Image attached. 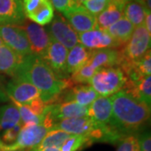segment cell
Returning <instances> with one entry per match:
<instances>
[{"label": "cell", "mask_w": 151, "mask_h": 151, "mask_svg": "<svg viewBox=\"0 0 151 151\" xmlns=\"http://www.w3.org/2000/svg\"><path fill=\"white\" fill-rule=\"evenodd\" d=\"M50 1L52 3V5L61 13H64L65 11L78 6L76 0H50Z\"/></svg>", "instance_id": "d6a6232c"}, {"label": "cell", "mask_w": 151, "mask_h": 151, "mask_svg": "<svg viewBox=\"0 0 151 151\" xmlns=\"http://www.w3.org/2000/svg\"><path fill=\"white\" fill-rule=\"evenodd\" d=\"M23 58L4 43L0 45V72L14 76Z\"/></svg>", "instance_id": "ffe728a7"}, {"label": "cell", "mask_w": 151, "mask_h": 151, "mask_svg": "<svg viewBox=\"0 0 151 151\" xmlns=\"http://www.w3.org/2000/svg\"><path fill=\"white\" fill-rule=\"evenodd\" d=\"M121 50L117 49H98L92 50L87 63L97 70L105 67L119 66L122 60Z\"/></svg>", "instance_id": "2e32d148"}, {"label": "cell", "mask_w": 151, "mask_h": 151, "mask_svg": "<svg viewBox=\"0 0 151 151\" xmlns=\"http://www.w3.org/2000/svg\"><path fill=\"white\" fill-rule=\"evenodd\" d=\"M97 70L92 68L91 65L86 62L83 66H81L80 69L72 73L69 79L71 86L74 85H81V84H86L89 83L92 76L95 74Z\"/></svg>", "instance_id": "4316f807"}, {"label": "cell", "mask_w": 151, "mask_h": 151, "mask_svg": "<svg viewBox=\"0 0 151 151\" xmlns=\"http://www.w3.org/2000/svg\"><path fill=\"white\" fill-rule=\"evenodd\" d=\"M76 3H77L78 6H81V4H82V3H83V2L87 1V0H76Z\"/></svg>", "instance_id": "60d3db41"}, {"label": "cell", "mask_w": 151, "mask_h": 151, "mask_svg": "<svg viewBox=\"0 0 151 151\" xmlns=\"http://www.w3.org/2000/svg\"><path fill=\"white\" fill-rule=\"evenodd\" d=\"M125 81L126 76L122 70L113 66L98 69L89 83L99 96L108 97L123 90Z\"/></svg>", "instance_id": "3957f363"}, {"label": "cell", "mask_w": 151, "mask_h": 151, "mask_svg": "<svg viewBox=\"0 0 151 151\" xmlns=\"http://www.w3.org/2000/svg\"><path fill=\"white\" fill-rule=\"evenodd\" d=\"M111 1H113V2H116V3H118L119 4H122V5H124L127 3V1L128 0H111Z\"/></svg>", "instance_id": "74e56055"}, {"label": "cell", "mask_w": 151, "mask_h": 151, "mask_svg": "<svg viewBox=\"0 0 151 151\" xmlns=\"http://www.w3.org/2000/svg\"><path fill=\"white\" fill-rule=\"evenodd\" d=\"M111 0H87L82 3V6L92 14L97 17L108 5Z\"/></svg>", "instance_id": "f546056e"}, {"label": "cell", "mask_w": 151, "mask_h": 151, "mask_svg": "<svg viewBox=\"0 0 151 151\" xmlns=\"http://www.w3.org/2000/svg\"><path fill=\"white\" fill-rule=\"evenodd\" d=\"M6 93L12 101L21 104H27L40 97V91L33 84L19 78H14L13 81L8 83Z\"/></svg>", "instance_id": "30bf717a"}, {"label": "cell", "mask_w": 151, "mask_h": 151, "mask_svg": "<svg viewBox=\"0 0 151 151\" xmlns=\"http://www.w3.org/2000/svg\"><path fill=\"white\" fill-rule=\"evenodd\" d=\"M4 150H5V145L0 140V151Z\"/></svg>", "instance_id": "f35d334b"}, {"label": "cell", "mask_w": 151, "mask_h": 151, "mask_svg": "<svg viewBox=\"0 0 151 151\" xmlns=\"http://www.w3.org/2000/svg\"><path fill=\"white\" fill-rule=\"evenodd\" d=\"M117 151H140L138 138L133 134H129L122 138L119 143Z\"/></svg>", "instance_id": "f1b7e54d"}, {"label": "cell", "mask_w": 151, "mask_h": 151, "mask_svg": "<svg viewBox=\"0 0 151 151\" xmlns=\"http://www.w3.org/2000/svg\"><path fill=\"white\" fill-rule=\"evenodd\" d=\"M79 43L89 50L117 49L121 50L118 43L111 37L106 29H95L78 34Z\"/></svg>", "instance_id": "7c38bea8"}, {"label": "cell", "mask_w": 151, "mask_h": 151, "mask_svg": "<svg viewBox=\"0 0 151 151\" xmlns=\"http://www.w3.org/2000/svg\"><path fill=\"white\" fill-rule=\"evenodd\" d=\"M151 34L144 24L134 29L132 35L122 50L123 58L129 62L136 63L150 50Z\"/></svg>", "instance_id": "277c9868"}, {"label": "cell", "mask_w": 151, "mask_h": 151, "mask_svg": "<svg viewBox=\"0 0 151 151\" xmlns=\"http://www.w3.org/2000/svg\"><path fill=\"white\" fill-rule=\"evenodd\" d=\"M98 124L90 117L86 116L81 118L62 119L55 125L53 129L63 130L70 134L83 135L88 139L92 132L96 129Z\"/></svg>", "instance_id": "5bb4252c"}, {"label": "cell", "mask_w": 151, "mask_h": 151, "mask_svg": "<svg viewBox=\"0 0 151 151\" xmlns=\"http://www.w3.org/2000/svg\"><path fill=\"white\" fill-rule=\"evenodd\" d=\"M0 38L3 43L22 58L32 55L27 35L22 27L13 24L0 25Z\"/></svg>", "instance_id": "5b68a950"}, {"label": "cell", "mask_w": 151, "mask_h": 151, "mask_svg": "<svg viewBox=\"0 0 151 151\" xmlns=\"http://www.w3.org/2000/svg\"><path fill=\"white\" fill-rule=\"evenodd\" d=\"M29 150L25 149H16V150H6V151H29Z\"/></svg>", "instance_id": "ab89813d"}, {"label": "cell", "mask_w": 151, "mask_h": 151, "mask_svg": "<svg viewBox=\"0 0 151 151\" xmlns=\"http://www.w3.org/2000/svg\"><path fill=\"white\" fill-rule=\"evenodd\" d=\"M100 97L90 85H76L71 86L70 90L60 94L57 103L75 102L82 106L88 107L97 97Z\"/></svg>", "instance_id": "9a60e30c"}, {"label": "cell", "mask_w": 151, "mask_h": 151, "mask_svg": "<svg viewBox=\"0 0 151 151\" xmlns=\"http://www.w3.org/2000/svg\"><path fill=\"white\" fill-rule=\"evenodd\" d=\"M2 43H3V41H2V40H1V38H0V45Z\"/></svg>", "instance_id": "b9f144b4"}, {"label": "cell", "mask_w": 151, "mask_h": 151, "mask_svg": "<svg viewBox=\"0 0 151 151\" xmlns=\"http://www.w3.org/2000/svg\"><path fill=\"white\" fill-rule=\"evenodd\" d=\"M50 23L51 24L48 27V34L50 39L61 44L67 50H70L79 44L78 34L65 18L58 14L54 16Z\"/></svg>", "instance_id": "8992f818"}, {"label": "cell", "mask_w": 151, "mask_h": 151, "mask_svg": "<svg viewBox=\"0 0 151 151\" xmlns=\"http://www.w3.org/2000/svg\"><path fill=\"white\" fill-rule=\"evenodd\" d=\"M22 123L20 116L14 105L9 104L0 108V133Z\"/></svg>", "instance_id": "cb8c5ba5"}, {"label": "cell", "mask_w": 151, "mask_h": 151, "mask_svg": "<svg viewBox=\"0 0 151 151\" xmlns=\"http://www.w3.org/2000/svg\"><path fill=\"white\" fill-rule=\"evenodd\" d=\"M113 118L110 125L124 135L140 129L150 118V107L121 90L111 96Z\"/></svg>", "instance_id": "7a4b0ae2"}, {"label": "cell", "mask_w": 151, "mask_h": 151, "mask_svg": "<svg viewBox=\"0 0 151 151\" xmlns=\"http://www.w3.org/2000/svg\"><path fill=\"white\" fill-rule=\"evenodd\" d=\"M134 29V26L130 23L129 20L123 16L106 30L118 43L120 49H123L131 37Z\"/></svg>", "instance_id": "44dd1931"}, {"label": "cell", "mask_w": 151, "mask_h": 151, "mask_svg": "<svg viewBox=\"0 0 151 151\" xmlns=\"http://www.w3.org/2000/svg\"><path fill=\"white\" fill-rule=\"evenodd\" d=\"M140 151H151V138L150 133H145L138 138Z\"/></svg>", "instance_id": "e575fe53"}, {"label": "cell", "mask_w": 151, "mask_h": 151, "mask_svg": "<svg viewBox=\"0 0 151 151\" xmlns=\"http://www.w3.org/2000/svg\"><path fill=\"white\" fill-rule=\"evenodd\" d=\"M25 17L40 26L49 24L54 18V7L50 0H22Z\"/></svg>", "instance_id": "52a82bcc"}, {"label": "cell", "mask_w": 151, "mask_h": 151, "mask_svg": "<svg viewBox=\"0 0 151 151\" xmlns=\"http://www.w3.org/2000/svg\"><path fill=\"white\" fill-rule=\"evenodd\" d=\"M22 28L27 35L31 54L41 58L50 42L48 32L42 26L35 23H28L24 27Z\"/></svg>", "instance_id": "4fadbf2b"}, {"label": "cell", "mask_w": 151, "mask_h": 151, "mask_svg": "<svg viewBox=\"0 0 151 151\" xmlns=\"http://www.w3.org/2000/svg\"><path fill=\"white\" fill-rule=\"evenodd\" d=\"M92 50L86 48L81 44H77L70 49L66 56L65 69L67 74H72L88 61Z\"/></svg>", "instance_id": "d6986e66"}, {"label": "cell", "mask_w": 151, "mask_h": 151, "mask_svg": "<svg viewBox=\"0 0 151 151\" xmlns=\"http://www.w3.org/2000/svg\"><path fill=\"white\" fill-rule=\"evenodd\" d=\"M49 130L50 129L45 127L43 124L28 126L24 125L19 131L16 141L10 145H5V150H31L36 148L48 133Z\"/></svg>", "instance_id": "9c48e42d"}, {"label": "cell", "mask_w": 151, "mask_h": 151, "mask_svg": "<svg viewBox=\"0 0 151 151\" xmlns=\"http://www.w3.org/2000/svg\"><path fill=\"white\" fill-rule=\"evenodd\" d=\"M29 151H60L59 149H55V148H42V149H40V148H34L31 149Z\"/></svg>", "instance_id": "8d00e7d4"}, {"label": "cell", "mask_w": 151, "mask_h": 151, "mask_svg": "<svg viewBox=\"0 0 151 151\" xmlns=\"http://www.w3.org/2000/svg\"><path fill=\"white\" fill-rule=\"evenodd\" d=\"M86 145H91L87 137L83 135L71 134L60 150V151H77Z\"/></svg>", "instance_id": "83f0119b"}, {"label": "cell", "mask_w": 151, "mask_h": 151, "mask_svg": "<svg viewBox=\"0 0 151 151\" xmlns=\"http://www.w3.org/2000/svg\"><path fill=\"white\" fill-rule=\"evenodd\" d=\"M24 19L22 0H0V25H17Z\"/></svg>", "instance_id": "e0dca14e"}, {"label": "cell", "mask_w": 151, "mask_h": 151, "mask_svg": "<svg viewBox=\"0 0 151 151\" xmlns=\"http://www.w3.org/2000/svg\"><path fill=\"white\" fill-rule=\"evenodd\" d=\"M135 68L142 76L151 75V54L149 50L143 58L135 63Z\"/></svg>", "instance_id": "1f68e13d"}, {"label": "cell", "mask_w": 151, "mask_h": 151, "mask_svg": "<svg viewBox=\"0 0 151 151\" xmlns=\"http://www.w3.org/2000/svg\"><path fill=\"white\" fill-rule=\"evenodd\" d=\"M149 10L145 0H128L124 7V16L137 27L144 24L146 11Z\"/></svg>", "instance_id": "603a6c76"}, {"label": "cell", "mask_w": 151, "mask_h": 151, "mask_svg": "<svg viewBox=\"0 0 151 151\" xmlns=\"http://www.w3.org/2000/svg\"><path fill=\"white\" fill-rule=\"evenodd\" d=\"M68 50L61 44L58 43L53 39H50V42L45 53L41 59L45 64L52 70L59 79H67V72L65 69L66 56Z\"/></svg>", "instance_id": "ba28073f"}, {"label": "cell", "mask_w": 151, "mask_h": 151, "mask_svg": "<svg viewBox=\"0 0 151 151\" xmlns=\"http://www.w3.org/2000/svg\"><path fill=\"white\" fill-rule=\"evenodd\" d=\"M70 134L65 131L57 129H50L48 133L44 137L40 144L36 148H55V149H60L65 141L70 137Z\"/></svg>", "instance_id": "d4e9b609"}, {"label": "cell", "mask_w": 151, "mask_h": 151, "mask_svg": "<svg viewBox=\"0 0 151 151\" xmlns=\"http://www.w3.org/2000/svg\"><path fill=\"white\" fill-rule=\"evenodd\" d=\"M22 126H23V124L20 123V124L15 125L13 128H10L9 129L4 131L1 134L0 140L6 145H10L12 144H14L16 141Z\"/></svg>", "instance_id": "4dcf8cb0"}, {"label": "cell", "mask_w": 151, "mask_h": 151, "mask_svg": "<svg viewBox=\"0 0 151 151\" xmlns=\"http://www.w3.org/2000/svg\"><path fill=\"white\" fill-rule=\"evenodd\" d=\"M70 26L77 34L97 29V17L87 11L83 6H76L63 13Z\"/></svg>", "instance_id": "8fae6325"}, {"label": "cell", "mask_w": 151, "mask_h": 151, "mask_svg": "<svg viewBox=\"0 0 151 151\" xmlns=\"http://www.w3.org/2000/svg\"><path fill=\"white\" fill-rule=\"evenodd\" d=\"M14 105L15 106L19 111L20 119H21L23 126L24 125H38L42 124L44 120V115H36L33 113L32 111L28 108L26 105L21 103L14 102Z\"/></svg>", "instance_id": "484cf974"}, {"label": "cell", "mask_w": 151, "mask_h": 151, "mask_svg": "<svg viewBox=\"0 0 151 151\" xmlns=\"http://www.w3.org/2000/svg\"><path fill=\"white\" fill-rule=\"evenodd\" d=\"M124 5L110 1L105 9L97 16V29H107L124 16Z\"/></svg>", "instance_id": "7402d4cb"}, {"label": "cell", "mask_w": 151, "mask_h": 151, "mask_svg": "<svg viewBox=\"0 0 151 151\" xmlns=\"http://www.w3.org/2000/svg\"><path fill=\"white\" fill-rule=\"evenodd\" d=\"M88 117L100 124H111L113 118V106L111 97H98L88 106Z\"/></svg>", "instance_id": "ac0fdd59"}, {"label": "cell", "mask_w": 151, "mask_h": 151, "mask_svg": "<svg viewBox=\"0 0 151 151\" xmlns=\"http://www.w3.org/2000/svg\"><path fill=\"white\" fill-rule=\"evenodd\" d=\"M14 78L33 84L40 91L45 106L55 104L60 94L72 86L69 79H59L43 60L34 55L23 58Z\"/></svg>", "instance_id": "6da1fadb"}, {"label": "cell", "mask_w": 151, "mask_h": 151, "mask_svg": "<svg viewBox=\"0 0 151 151\" xmlns=\"http://www.w3.org/2000/svg\"><path fill=\"white\" fill-rule=\"evenodd\" d=\"M24 105H26L28 108L36 115H42L44 109L45 108V103L40 97H38L36 99H35V100H33V101L29 102L27 104H24Z\"/></svg>", "instance_id": "836d02e7"}, {"label": "cell", "mask_w": 151, "mask_h": 151, "mask_svg": "<svg viewBox=\"0 0 151 151\" xmlns=\"http://www.w3.org/2000/svg\"><path fill=\"white\" fill-rule=\"evenodd\" d=\"M144 25L146 28V29L151 34V13L150 10L146 11L145 17V21Z\"/></svg>", "instance_id": "d590c367"}]
</instances>
